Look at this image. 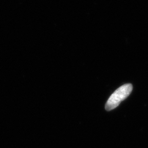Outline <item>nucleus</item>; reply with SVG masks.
Segmentation results:
<instances>
[{
	"mask_svg": "<svg viewBox=\"0 0 148 148\" xmlns=\"http://www.w3.org/2000/svg\"><path fill=\"white\" fill-rule=\"evenodd\" d=\"M132 89V85L130 84L123 85L117 89L107 101L106 105V110L111 111L116 108L121 101L129 96Z\"/></svg>",
	"mask_w": 148,
	"mask_h": 148,
	"instance_id": "1",
	"label": "nucleus"
}]
</instances>
